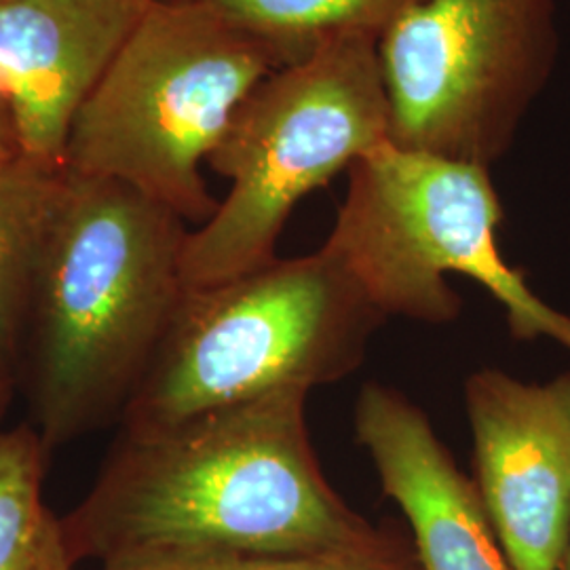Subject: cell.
I'll list each match as a JSON object with an SVG mask.
<instances>
[{"mask_svg": "<svg viewBox=\"0 0 570 570\" xmlns=\"http://www.w3.org/2000/svg\"><path fill=\"white\" fill-rule=\"evenodd\" d=\"M473 482L513 570H560L570 543V372L532 385L465 381Z\"/></svg>", "mask_w": 570, "mask_h": 570, "instance_id": "ba28073f", "label": "cell"}, {"mask_svg": "<svg viewBox=\"0 0 570 570\" xmlns=\"http://www.w3.org/2000/svg\"><path fill=\"white\" fill-rule=\"evenodd\" d=\"M355 442L407 520L421 570H513L473 478L456 465L425 410L383 383L353 407Z\"/></svg>", "mask_w": 570, "mask_h": 570, "instance_id": "30bf717a", "label": "cell"}, {"mask_svg": "<svg viewBox=\"0 0 570 570\" xmlns=\"http://www.w3.org/2000/svg\"><path fill=\"white\" fill-rule=\"evenodd\" d=\"M100 570H421L414 551L389 537L376 548L311 556L225 550L138 551L108 560Z\"/></svg>", "mask_w": 570, "mask_h": 570, "instance_id": "5bb4252c", "label": "cell"}, {"mask_svg": "<svg viewBox=\"0 0 570 570\" xmlns=\"http://www.w3.org/2000/svg\"><path fill=\"white\" fill-rule=\"evenodd\" d=\"M13 381H16V376L0 364V429H2V419L7 414V406H9V400H11Z\"/></svg>", "mask_w": 570, "mask_h": 570, "instance_id": "2e32d148", "label": "cell"}, {"mask_svg": "<svg viewBox=\"0 0 570 570\" xmlns=\"http://www.w3.org/2000/svg\"><path fill=\"white\" fill-rule=\"evenodd\" d=\"M49 450L32 425L0 429V570H77L45 501Z\"/></svg>", "mask_w": 570, "mask_h": 570, "instance_id": "7c38bea8", "label": "cell"}, {"mask_svg": "<svg viewBox=\"0 0 570 570\" xmlns=\"http://www.w3.org/2000/svg\"><path fill=\"white\" fill-rule=\"evenodd\" d=\"M560 570H570V543L569 550L564 553V558H562V564H560Z\"/></svg>", "mask_w": 570, "mask_h": 570, "instance_id": "e0dca14e", "label": "cell"}, {"mask_svg": "<svg viewBox=\"0 0 570 570\" xmlns=\"http://www.w3.org/2000/svg\"><path fill=\"white\" fill-rule=\"evenodd\" d=\"M385 142L379 39L336 35L268 75L207 159L230 188L214 216L186 237L184 285L223 284L275 261L301 199Z\"/></svg>", "mask_w": 570, "mask_h": 570, "instance_id": "5b68a950", "label": "cell"}, {"mask_svg": "<svg viewBox=\"0 0 570 570\" xmlns=\"http://www.w3.org/2000/svg\"><path fill=\"white\" fill-rule=\"evenodd\" d=\"M214 11L271 45L289 63L306 58L336 35L381 41L389 28L421 0H188Z\"/></svg>", "mask_w": 570, "mask_h": 570, "instance_id": "4fadbf2b", "label": "cell"}, {"mask_svg": "<svg viewBox=\"0 0 570 570\" xmlns=\"http://www.w3.org/2000/svg\"><path fill=\"white\" fill-rule=\"evenodd\" d=\"M387 320L326 245L223 284L186 287L122 429L164 428L284 389L338 383L364 364Z\"/></svg>", "mask_w": 570, "mask_h": 570, "instance_id": "3957f363", "label": "cell"}, {"mask_svg": "<svg viewBox=\"0 0 570 570\" xmlns=\"http://www.w3.org/2000/svg\"><path fill=\"white\" fill-rule=\"evenodd\" d=\"M16 155H20V153H18V144H16V136H13L11 119H9V110L0 98V161H7Z\"/></svg>", "mask_w": 570, "mask_h": 570, "instance_id": "9a60e30c", "label": "cell"}, {"mask_svg": "<svg viewBox=\"0 0 570 570\" xmlns=\"http://www.w3.org/2000/svg\"><path fill=\"white\" fill-rule=\"evenodd\" d=\"M556 0H421L379 41L389 142L490 167L556 56Z\"/></svg>", "mask_w": 570, "mask_h": 570, "instance_id": "52a82bcc", "label": "cell"}, {"mask_svg": "<svg viewBox=\"0 0 570 570\" xmlns=\"http://www.w3.org/2000/svg\"><path fill=\"white\" fill-rule=\"evenodd\" d=\"M306 389L122 429L81 503L61 518L75 560L153 550L311 556L389 539L327 482Z\"/></svg>", "mask_w": 570, "mask_h": 570, "instance_id": "6da1fadb", "label": "cell"}, {"mask_svg": "<svg viewBox=\"0 0 570 570\" xmlns=\"http://www.w3.org/2000/svg\"><path fill=\"white\" fill-rule=\"evenodd\" d=\"M66 167L16 155L0 161V364L13 376L28 313L66 190Z\"/></svg>", "mask_w": 570, "mask_h": 570, "instance_id": "8fae6325", "label": "cell"}, {"mask_svg": "<svg viewBox=\"0 0 570 570\" xmlns=\"http://www.w3.org/2000/svg\"><path fill=\"white\" fill-rule=\"evenodd\" d=\"M287 66L271 45L188 0H150L75 117L66 169L140 190L207 223L209 159L245 98Z\"/></svg>", "mask_w": 570, "mask_h": 570, "instance_id": "277c9868", "label": "cell"}, {"mask_svg": "<svg viewBox=\"0 0 570 570\" xmlns=\"http://www.w3.org/2000/svg\"><path fill=\"white\" fill-rule=\"evenodd\" d=\"M503 209L489 167L381 144L348 167L326 247L387 317L442 326L463 311L449 273L482 285L505 308L515 341L570 348V317L543 303L501 256Z\"/></svg>", "mask_w": 570, "mask_h": 570, "instance_id": "8992f818", "label": "cell"}, {"mask_svg": "<svg viewBox=\"0 0 570 570\" xmlns=\"http://www.w3.org/2000/svg\"><path fill=\"white\" fill-rule=\"evenodd\" d=\"M150 0H0V98L18 153L66 167L75 117Z\"/></svg>", "mask_w": 570, "mask_h": 570, "instance_id": "9c48e42d", "label": "cell"}, {"mask_svg": "<svg viewBox=\"0 0 570 570\" xmlns=\"http://www.w3.org/2000/svg\"><path fill=\"white\" fill-rule=\"evenodd\" d=\"M66 174L21 357L49 452L122 416L186 289L190 233L127 184Z\"/></svg>", "mask_w": 570, "mask_h": 570, "instance_id": "7a4b0ae2", "label": "cell"}]
</instances>
